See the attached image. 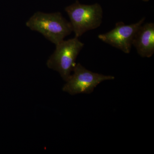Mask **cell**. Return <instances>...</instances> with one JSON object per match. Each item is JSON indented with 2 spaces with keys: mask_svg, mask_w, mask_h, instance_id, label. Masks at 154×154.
Returning a JSON list of instances; mask_svg holds the SVG:
<instances>
[{
  "mask_svg": "<svg viewBox=\"0 0 154 154\" xmlns=\"http://www.w3.org/2000/svg\"><path fill=\"white\" fill-rule=\"evenodd\" d=\"M26 25L31 30L41 33L55 45L72 32L70 22L59 12L51 14L36 12Z\"/></svg>",
  "mask_w": 154,
  "mask_h": 154,
  "instance_id": "1",
  "label": "cell"
},
{
  "mask_svg": "<svg viewBox=\"0 0 154 154\" xmlns=\"http://www.w3.org/2000/svg\"><path fill=\"white\" fill-rule=\"evenodd\" d=\"M84 44L75 37L62 41L56 45V49L47 61V65L59 73L66 82L76 63V60Z\"/></svg>",
  "mask_w": 154,
  "mask_h": 154,
  "instance_id": "2",
  "label": "cell"
},
{
  "mask_svg": "<svg viewBox=\"0 0 154 154\" xmlns=\"http://www.w3.org/2000/svg\"><path fill=\"white\" fill-rule=\"evenodd\" d=\"M66 11L75 37L77 38L87 31L98 28L102 23L103 12L98 4L88 5L76 3L67 7Z\"/></svg>",
  "mask_w": 154,
  "mask_h": 154,
  "instance_id": "3",
  "label": "cell"
},
{
  "mask_svg": "<svg viewBox=\"0 0 154 154\" xmlns=\"http://www.w3.org/2000/svg\"><path fill=\"white\" fill-rule=\"evenodd\" d=\"M66 83L63 88L64 92L72 95L80 94H90L100 83L113 80V76L105 75L87 69L81 64H76Z\"/></svg>",
  "mask_w": 154,
  "mask_h": 154,
  "instance_id": "4",
  "label": "cell"
},
{
  "mask_svg": "<svg viewBox=\"0 0 154 154\" xmlns=\"http://www.w3.org/2000/svg\"><path fill=\"white\" fill-rule=\"evenodd\" d=\"M145 19V18H142L137 23L131 25L118 22L112 30L99 34L98 37L104 42L121 50L125 53H129L135 35Z\"/></svg>",
  "mask_w": 154,
  "mask_h": 154,
  "instance_id": "5",
  "label": "cell"
},
{
  "mask_svg": "<svg viewBox=\"0 0 154 154\" xmlns=\"http://www.w3.org/2000/svg\"><path fill=\"white\" fill-rule=\"evenodd\" d=\"M138 53L143 57H150L154 53V24L142 25L137 31L133 41Z\"/></svg>",
  "mask_w": 154,
  "mask_h": 154,
  "instance_id": "6",
  "label": "cell"
},
{
  "mask_svg": "<svg viewBox=\"0 0 154 154\" xmlns=\"http://www.w3.org/2000/svg\"><path fill=\"white\" fill-rule=\"evenodd\" d=\"M143 1H148V0H143Z\"/></svg>",
  "mask_w": 154,
  "mask_h": 154,
  "instance_id": "7",
  "label": "cell"
}]
</instances>
